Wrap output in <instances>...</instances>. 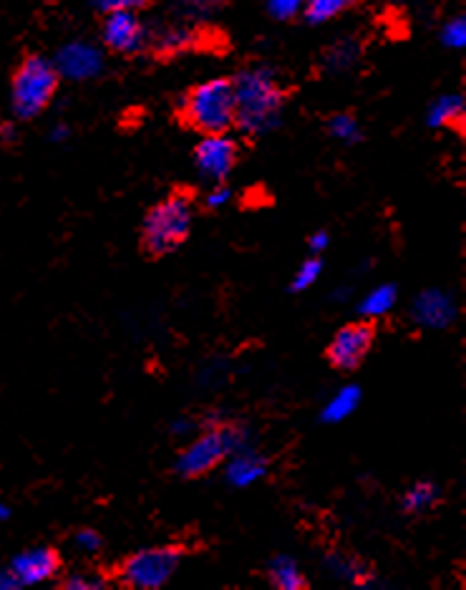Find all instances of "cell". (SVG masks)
Listing matches in <instances>:
<instances>
[{
	"label": "cell",
	"instance_id": "6da1fadb",
	"mask_svg": "<svg viewBox=\"0 0 466 590\" xmlns=\"http://www.w3.org/2000/svg\"><path fill=\"white\" fill-rule=\"evenodd\" d=\"M177 122L202 137L230 132L237 122L235 81L210 79L184 91L177 101Z\"/></svg>",
	"mask_w": 466,
	"mask_h": 590
},
{
	"label": "cell",
	"instance_id": "7a4b0ae2",
	"mask_svg": "<svg viewBox=\"0 0 466 590\" xmlns=\"http://www.w3.org/2000/svg\"><path fill=\"white\" fill-rule=\"evenodd\" d=\"M194 217V192L174 190L152 207L142 225V250L149 258L174 253L189 238Z\"/></svg>",
	"mask_w": 466,
	"mask_h": 590
},
{
	"label": "cell",
	"instance_id": "3957f363",
	"mask_svg": "<svg viewBox=\"0 0 466 590\" xmlns=\"http://www.w3.org/2000/svg\"><path fill=\"white\" fill-rule=\"evenodd\" d=\"M58 91L56 66L41 53H26L11 74V104L18 119H36Z\"/></svg>",
	"mask_w": 466,
	"mask_h": 590
},
{
	"label": "cell",
	"instance_id": "277c9868",
	"mask_svg": "<svg viewBox=\"0 0 466 590\" xmlns=\"http://www.w3.org/2000/svg\"><path fill=\"white\" fill-rule=\"evenodd\" d=\"M232 81L237 101L235 127H242L245 132H262L283 109L285 91L262 71H247Z\"/></svg>",
	"mask_w": 466,
	"mask_h": 590
},
{
	"label": "cell",
	"instance_id": "5b68a950",
	"mask_svg": "<svg viewBox=\"0 0 466 590\" xmlns=\"http://www.w3.org/2000/svg\"><path fill=\"white\" fill-rule=\"evenodd\" d=\"M242 442H245V434L240 427H215L210 432H205L199 439H194L177 459V472L187 480L194 477H202L207 472L217 467L222 459H227L230 454L240 452Z\"/></svg>",
	"mask_w": 466,
	"mask_h": 590
},
{
	"label": "cell",
	"instance_id": "8992f818",
	"mask_svg": "<svg viewBox=\"0 0 466 590\" xmlns=\"http://www.w3.org/2000/svg\"><path fill=\"white\" fill-rule=\"evenodd\" d=\"M182 560V550L167 545V548H149L126 558L119 568V583L134 590H157L167 583Z\"/></svg>",
	"mask_w": 466,
	"mask_h": 590
},
{
	"label": "cell",
	"instance_id": "52a82bcc",
	"mask_svg": "<svg viewBox=\"0 0 466 590\" xmlns=\"http://www.w3.org/2000/svg\"><path fill=\"white\" fill-rule=\"evenodd\" d=\"M376 341V326L371 321H356L343 326L328 343L325 359L341 371H353L363 364Z\"/></svg>",
	"mask_w": 466,
	"mask_h": 590
},
{
	"label": "cell",
	"instance_id": "ba28073f",
	"mask_svg": "<svg viewBox=\"0 0 466 590\" xmlns=\"http://www.w3.org/2000/svg\"><path fill=\"white\" fill-rule=\"evenodd\" d=\"M240 159V147L227 134H210L194 147V162L202 177L212 182H225Z\"/></svg>",
	"mask_w": 466,
	"mask_h": 590
},
{
	"label": "cell",
	"instance_id": "9c48e42d",
	"mask_svg": "<svg viewBox=\"0 0 466 590\" xmlns=\"http://www.w3.org/2000/svg\"><path fill=\"white\" fill-rule=\"evenodd\" d=\"M101 36H104V43L109 51L124 53V56L139 53L147 46V28L139 21L137 13L131 11L106 13Z\"/></svg>",
	"mask_w": 466,
	"mask_h": 590
},
{
	"label": "cell",
	"instance_id": "30bf717a",
	"mask_svg": "<svg viewBox=\"0 0 466 590\" xmlns=\"http://www.w3.org/2000/svg\"><path fill=\"white\" fill-rule=\"evenodd\" d=\"M61 568V555L53 548L26 550L18 555L11 565V575L21 585H36L43 580H51Z\"/></svg>",
	"mask_w": 466,
	"mask_h": 590
},
{
	"label": "cell",
	"instance_id": "8fae6325",
	"mask_svg": "<svg viewBox=\"0 0 466 590\" xmlns=\"http://www.w3.org/2000/svg\"><path fill=\"white\" fill-rule=\"evenodd\" d=\"M199 46V33L189 31V28H174V31H167L164 36H159L154 41V56L157 58H172L177 53L192 51V48Z\"/></svg>",
	"mask_w": 466,
	"mask_h": 590
},
{
	"label": "cell",
	"instance_id": "7c38bea8",
	"mask_svg": "<svg viewBox=\"0 0 466 590\" xmlns=\"http://www.w3.org/2000/svg\"><path fill=\"white\" fill-rule=\"evenodd\" d=\"M237 457L232 459L230 467H227V477H230L232 485L237 487H245V485H252L255 480H260L262 475H265V462H262L260 457H255V454L250 452H235Z\"/></svg>",
	"mask_w": 466,
	"mask_h": 590
},
{
	"label": "cell",
	"instance_id": "4fadbf2b",
	"mask_svg": "<svg viewBox=\"0 0 466 590\" xmlns=\"http://www.w3.org/2000/svg\"><path fill=\"white\" fill-rule=\"evenodd\" d=\"M268 575H270V583L280 590L308 588V580H305V575L300 573V568L295 565V560H290V558H275L273 563H270Z\"/></svg>",
	"mask_w": 466,
	"mask_h": 590
},
{
	"label": "cell",
	"instance_id": "5bb4252c",
	"mask_svg": "<svg viewBox=\"0 0 466 590\" xmlns=\"http://www.w3.org/2000/svg\"><path fill=\"white\" fill-rule=\"evenodd\" d=\"M358 401H361V391L356 386H346V389L338 391L333 399L328 401L323 411L325 422H343L346 417H351V411L356 409Z\"/></svg>",
	"mask_w": 466,
	"mask_h": 590
},
{
	"label": "cell",
	"instance_id": "9a60e30c",
	"mask_svg": "<svg viewBox=\"0 0 466 590\" xmlns=\"http://www.w3.org/2000/svg\"><path fill=\"white\" fill-rule=\"evenodd\" d=\"M416 316H419L424 323H429V326H441V323L449 321L451 306L444 295L429 293L424 295V298L419 301V306H416Z\"/></svg>",
	"mask_w": 466,
	"mask_h": 590
},
{
	"label": "cell",
	"instance_id": "2e32d148",
	"mask_svg": "<svg viewBox=\"0 0 466 590\" xmlns=\"http://www.w3.org/2000/svg\"><path fill=\"white\" fill-rule=\"evenodd\" d=\"M461 119H464V104H461L459 96L441 99L431 111V124L434 127H461Z\"/></svg>",
	"mask_w": 466,
	"mask_h": 590
},
{
	"label": "cell",
	"instance_id": "e0dca14e",
	"mask_svg": "<svg viewBox=\"0 0 466 590\" xmlns=\"http://www.w3.org/2000/svg\"><path fill=\"white\" fill-rule=\"evenodd\" d=\"M348 6H351V0H305V18L310 23H325L341 16Z\"/></svg>",
	"mask_w": 466,
	"mask_h": 590
},
{
	"label": "cell",
	"instance_id": "ac0fdd59",
	"mask_svg": "<svg viewBox=\"0 0 466 590\" xmlns=\"http://www.w3.org/2000/svg\"><path fill=\"white\" fill-rule=\"evenodd\" d=\"M393 303H396V288L393 285H381L363 301L361 311L363 316H383V313L391 311Z\"/></svg>",
	"mask_w": 466,
	"mask_h": 590
},
{
	"label": "cell",
	"instance_id": "d6986e66",
	"mask_svg": "<svg viewBox=\"0 0 466 590\" xmlns=\"http://www.w3.org/2000/svg\"><path fill=\"white\" fill-rule=\"evenodd\" d=\"M436 497H439V490H436L431 482H419V485H414L409 492H406L404 497L406 512L429 510V507L436 502Z\"/></svg>",
	"mask_w": 466,
	"mask_h": 590
},
{
	"label": "cell",
	"instance_id": "ffe728a7",
	"mask_svg": "<svg viewBox=\"0 0 466 590\" xmlns=\"http://www.w3.org/2000/svg\"><path fill=\"white\" fill-rule=\"evenodd\" d=\"M94 6L99 8L101 13H114V11H131L139 13L144 8L152 6V0H94Z\"/></svg>",
	"mask_w": 466,
	"mask_h": 590
},
{
	"label": "cell",
	"instance_id": "44dd1931",
	"mask_svg": "<svg viewBox=\"0 0 466 590\" xmlns=\"http://www.w3.org/2000/svg\"><path fill=\"white\" fill-rule=\"evenodd\" d=\"M230 0H177V6L184 8L187 13L194 16H210V13L222 11Z\"/></svg>",
	"mask_w": 466,
	"mask_h": 590
},
{
	"label": "cell",
	"instance_id": "7402d4cb",
	"mask_svg": "<svg viewBox=\"0 0 466 590\" xmlns=\"http://www.w3.org/2000/svg\"><path fill=\"white\" fill-rule=\"evenodd\" d=\"M320 270H323V263H320L318 258L305 260V263L300 265L298 275H295V280H293V290H305V288H310V285H313L315 280H318Z\"/></svg>",
	"mask_w": 466,
	"mask_h": 590
},
{
	"label": "cell",
	"instance_id": "603a6c76",
	"mask_svg": "<svg viewBox=\"0 0 466 590\" xmlns=\"http://www.w3.org/2000/svg\"><path fill=\"white\" fill-rule=\"evenodd\" d=\"M76 543H79V548L89 550V553H94V550L101 548V538L99 533H94V530H84V533L76 535Z\"/></svg>",
	"mask_w": 466,
	"mask_h": 590
},
{
	"label": "cell",
	"instance_id": "cb8c5ba5",
	"mask_svg": "<svg viewBox=\"0 0 466 590\" xmlns=\"http://www.w3.org/2000/svg\"><path fill=\"white\" fill-rule=\"evenodd\" d=\"M444 38H446V43H449V46H461V43H464V38H466L464 23H461V21L451 23V26L446 28Z\"/></svg>",
	"mask_w": 466,
	"mask_h": 590
},
{
	"label": "cell",
	"instance_id": "d4e9b609",
	"mask_svg": "<svg viewBox=\"0 0 466 590\" xmlns=\"http://www.w3.org/2000/svg\"><path fill=\"white\" fill-rule=\"evenodd\" d=\"M63 588L66 590H91V588H101V580H86L81 578V575H76V578H69V580H63Z\"/></svg>",
	"mask_w": 466,
	"mask_h": 590
},
{
	"label": "cell",
	"instance_id": "484cf974",
	"mask_svg": "<svg viewBox=\"0 0 466 590\" xmlns=\"http://www.w3.org/2000/svg\"><path fill=\"white\" fill-rule=\"evenodd\" d=\"M353 129H356V124H353L351 116H338L336 122H333V132L338 137H353Z\"/></svg>",
	"mask_w": 466,
	"mask_h": 590
},
{
	"label": "cell",
	"instance_id": "4316f807",
	"mask_svg": "<svg viewBox=\"0 0 466 590\" xmlns=\"http://www.w3.org/2000/svg\"><path fill=\"white\" fill-rule=\"evenodd\" d=\"M230 200V190H227V187H217L215 192H210V195H207V207H210V210H217V207L220 205H225V202Z\"/></svg>",
	"mask_w": 466,
	"mask_h": 590
},
{
	"label": "cell",
	"instance_id": "83f0119b",
	"mask_svg": "<svg viewBox=\"0 0 466 590\" xmlns=\"http://www.w3.org/2000/svg\"><path fill=\"white\" fill-rule=\"evenodd\" d=\"M325 245H328V235H325V232H318V235H313V238L308 240V248L313 250V253H320Z\"/></svg>",
	"mask_w": 466,
	"mask_h": 590
},
{
	"label": "cell",
	"instance_id": "f1b7e54d",
	"mask_svg": "<svg viewBox=\"0 0 466 590\" xmlns=\"http://www.w3.org/2000/svg\"><path fill=\"white\" fill-rule=\"evenodd\" d=\"M351 3H361V0H351Z\"/></svg>",
	"mask_w": 466,
	"mask_h": 590
},
{
	"label": "cell",
	"instance_id": "f546056e",
	"mask_svg": "<svg viewBox=\"0 0 466 590\" xmlns=\"http://www.w3.org/2000/svg\"><path fill=\"white\" fill-rule=\"evenodd\" d=\"M0 515H3V507H0Z\"/></svg>",
	"mask_w": 466,
	"mask_h": 590
}]
</instances>
